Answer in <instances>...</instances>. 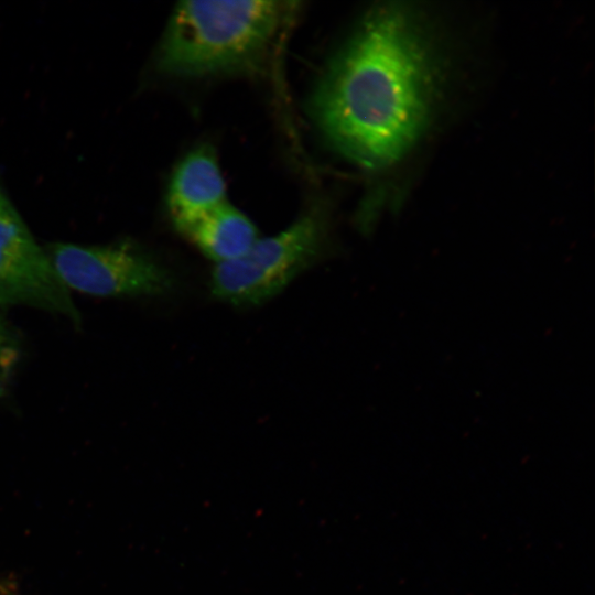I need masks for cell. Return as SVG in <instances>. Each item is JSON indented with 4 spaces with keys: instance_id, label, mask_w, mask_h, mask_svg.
Returning <instances> with one entry per match:
<instances>
[{
    "instance_id": "cell-4",
    "label": "cell",
    "mask_w": 595,
    "mask_h": 595,
    "mask_svg": "<svg viewBox=\"0 0 595 595\" xmlns=\"http://www.w3.org/2000/svg\"><path fill=\"white\" fill-rule=\"evenodd\" d=\"M46 256L67 290L94 296L160 295L174 284L164 267L129 242L101 247L58 242Z\"/></svg>"
},
{
    "instance_id": "cell-5",
    "label": "cell",
    "mask_w": 595,
    "mask_h": 595,
    "mask_svg": "<svg viewBox=\"0 0 595 595\" xmlns=\"http://www.w3.org/2000/svg\"><path fill=\"white\" fill-rule=\"evenodd\" d=\"M0 304L28 305L62 314L73 323L80 315L67 288L26 226L0 191Z\"/></svg>"
},
{
    "instance_id": "cell-7",
    "label": "cell",
    "mask_w": 595,
    "mask_h": 595,
    "mask_svg": "<svg viewBox=\"0 0 595 595\" xmlns=\"http://www.w3.org/2000/svg\"><path fill=\"white\" fill-rule=\"evenodd\" d=\"M176 229L216 264L241 257L259 238L252 221L228 201Z\"/></svg>"
},
{
    "instance_id": "cell-8",
    "label": "cell",
    "mask_w": 595,
    "mask_h": 595,
    "mask_svg": "<svg viewBox=\"0 0 595 595\" xmlns=\"http://www.w3.org/2000/svg\"><path fill=\"white\" fill-rule=\"evenodd\" d=\"M11 361H12V349L8 342V337L3 328V325L0 323V391L4 387V380L10 369Z\"/></svg>"
},
{
    "instance_id": "cell-1",
    "label": "cell",
    "mask_w": 595,
    "mask_h": 595,
    "mask_svg": "<svg viewBox=\"0 0 595 595\" xmlns=\"http://www.w3.org/2000/svg\"><path fill=\"white\" fill-rule=\"evenodd\" d=\"M419 14L396 3L371 10L318 79L311 115L356 164L387 167L425 131L440 68Z\"/></svg>"
},
{
    "instance_id": "cell-3",
    "label": "cell",
    "mask_w": 595,
    "mask_h": 595,
    "mask_svg": "<svg viewBox=\"0 0 595 595\" xmlns=\"http://www.w3.org/2000/svg\"><path fill=\"white\" fill-rule=\"evenodd\" d=\"M325 240L322 216L305 214L282 231L258 238L241 257L216 264L210 278L212 293L235 305L261 304L312 266Z\"/></svg>"
},
{
    "instance_id": "cell-6",
    "label": "cell",
    "mask_w": 595,
    "mask_h": 595,
    "mask_svg": "<svg viewBox=\"0 0 595 595\" xmlns=\"http://www.w3.org/2000/svg\"><path fill=\"white\" fill-rule=\"evenodd\" d=\"M227 201L226 183L214 151L204 145L190 152L176 166L167 192L175 228Z\"/></svg>"
},
{
    "instance_id": "cell-2",
    "label": "cell",
    "mask_w": 595,
    "mask_h": 595,
    "mask_svg": "<svg viewBox=\"0 0 595 595\" xmlns=\"http://www.w3.org/2000/svg\"><path fill=\"white\" fill-rule=\"evenodd\" d=\"M295 2L271 0L181 1L158 53L163 73L199 77L245 71L273 47Z\"/></svg>"
}]
</instances>
